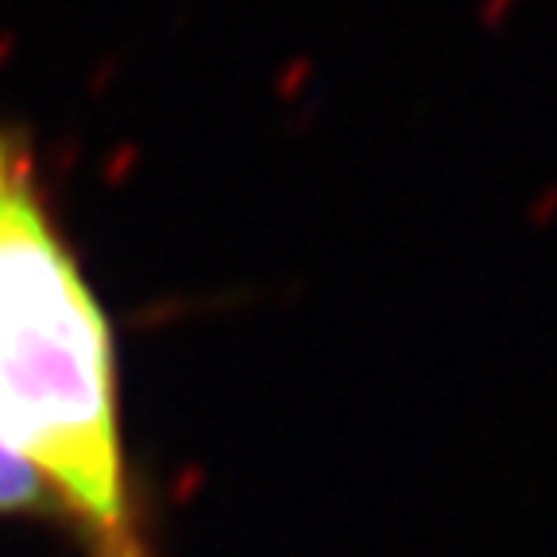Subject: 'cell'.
Masks as SVG:
<instances>
[{"label":"cell","instance_id":"obj_1","mask_svg":"<svg viewBox=\"0 0 557 557\" xmlns=\"http://www.w3.org/2000/svg\"><path fill=\"white\" fill-rule=\"evenodd\" d=\"M0 430L82 522L94 557H144L128 515L109 330L54 236L32 156L0 132Z\"/></svg>","mask_w":557,"mask_h":557},{"label":"cell","instance_id":"obj_2","mask_svg":"<svg viewBox=\"0 0 557 557\" xmlns=\"http://www.w3.org/2000/svg\"><path fill=\"white\" fill-rule=\"evenodd\" d=\"M44 496H51V484L44 472L27 461L4 430H0V511H24L35 507Z\"/></svg>","mask_w":557,"mask_h":557}]
</instances>
